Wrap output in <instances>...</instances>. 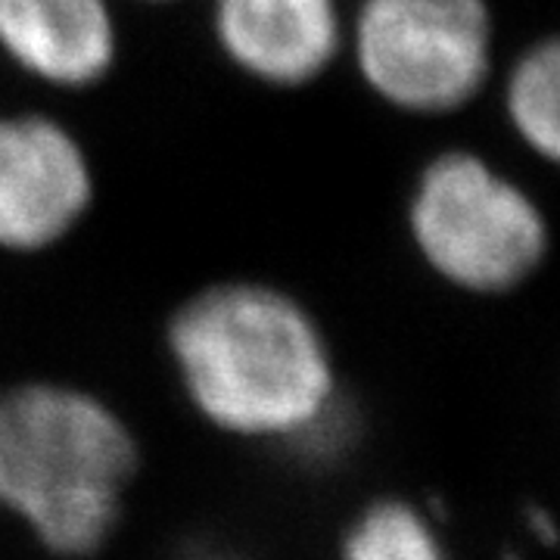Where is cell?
Returning a JSON list of instances; mask_svg holds the SVG:
<instances>
[{"label":"cell","instance_id":"cell-6","mask_svg":"<svg viewBox=\"0 0 560 560\" xmlns=\"http://www.w3.org/2000/svg\"><path fill=\"white\" fill-rule=\"evenodd\" d=\"M215 35L246 75L296 88L337 57L340 13L334 0H215Z\"/></svg>","mask_w":560,"mask_h":560},{"label":"cell","instance_id":"cell-8","mask_svg":"<svg viewBox=\"0 0 560 560\" xmlns=\"http://www.w3.org/2000/svg\"><path fill=\"white\" fill-rule=\"evenodd\" d=\"M340 560H448L430 514L405 499L368 504L340 545Z\"/></svg>","mask_w":560,"mask_h":560},{"label":"cell","instance_id":"cell-2","mask_svg":"<svg viewBox=\"0 0 560 560\" xmlns=\"http://www.w3.org/2000/svg\"><path fill=\"white\" fill-rule=\"evenodd\" d=\"M140 448L97 396L66 383L0 389V511L66 560L97 555L121 521Z\"/></svg>","mask_w":560,"mask_h":560},{"label":"cell","instance_id":"cell-1","mask_svg":"<svg viewBox=\"0 0 560 560\" xmlns=\"http://www.w3.org/2000/svg\"><path fill=\"white\" fill-rule=\"evenodd\" d=\"M168 352L190 405L246 440H308L337 411L327 340L300 302L265 283H215L180 305Z\"/></svg>","mask_w":560,"mask_h":560},{"label":"cell","instance_id":"cell-4","mask_svg":"<svg viewBox=\"0 0 560 560\" xmlns=\"http://www.w3.org/2000/svg\"><path fill=\"white\" fill-rule=\"evenodd\" d=\"M486 0H364L355 22L361 75L408 113H448L489 75Z\"/></svg>","mask_w":560,"mask_h":560},{"label":"cell","instance_id":"cell-9","mask_svg":"<svg viewBox=\"0 0 560 560\" xmlns=\"http://www.w3.org/2000/svg\"><path fill=\"white\" fill-rule=\"evenodd\" d=\"M560 50L555 40L533 47L508 81V116L539 156L558 160L560 150Z\"/></svg>","mask_w":560,"mask_h":560},{"label":"cell","instance_id":"cell-5","mask_svg":"<svg viewBox=\"0 0 560 560\" xmlns=\"http://www.w3.org/2000/svg\"><path fill=\"white\" fill-rule=\"evenodd\" d=\"M94 197L81 143L47 116L0 119V246L38 253L62 241Z\"/></svg>","mask_w":560,"mask_h":560},{"label":"cell","instance_id":"cell-3","mask_svg":"<svg viewBox=\"0 0 560 560\" xmlns=\"http://www.w3.org/2000/svg\"><path fill=\"white\" fill-rule=\"evenodd\" d=\"M411 234L430 268L470 293H504L539 268V206L474 153H442L420 172Z\"/></svg>","mask_w":560,"mask_h":560},{"label":"cell","instance_id":"cell-7","mask_svg":"<svg viewBox=\"0 0 560 560\" xmlns=\"http://www.w3.org/2000/svg\"><path fill=\"white\" fill-rule=\"evenodd\" d=\"M0 47L47 84L91 88L116 62V22L106 0H0Z\"/></svg>","mask_w":560,"mask_h":560}]
</instances>
